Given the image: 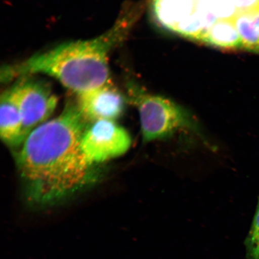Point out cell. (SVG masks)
Returning a JSON list of instances; mask_svg holds the SVG:
<instances>
[{
	"label": "cell",
	"mask_w": 259,
	"mask_h": 259,
	"mask_svg": "<svg viewBox=\"0 0 259 259\" xmlns=\"http://www.w3.org/2000/svg\"><path fill=\"white\" fill-rule=\"evenodd\" d=\"M89 125L76 103H68L59 116L28 135L16 160L29 202L54 205L95 182L96 165L80 147Z\"/></svg>",
	"instance_id": "obj_1"
},
{
	"label": "cell",
	"mask_w": 259,
	"mask_h": 259,
	"mask_svg": "<svg viewBox=\"0 0 259 259\" xmlns=\"http://www.w3.org/2000/svg\"><path fill=\"white\" fill-rule=\"evenodd\" d=\"M135 15L124 12L115 24L93 39L68 42L38 53L21 63L2 67L1 79L44 74L57 79L77 95L109 82V54L127 35Z\"/></svg>",
	"instance_id": "obj_2"
},
{
	"label": "cell",
	"mask_w": 259,
	"mask_h": 259,
	"mask_svg": "<svg viewBox=\"0 0 259 259\" xmlns=\"http://www.w3.org/2000/svg\"><path fill=\"white\" fill-rule=\"evenodd\" d=\"M127 88V101L139 111L145 143L170 138L181 131L202 135L196 119L182 107L163 97L151 95L134 82H129Z\"/></svg>",
	"instance_id": "obj_3"
},
{
	"label": "cell",
	"mask_w": 259,
	"mask_h": 259,
	"mask_svg": "<svg viewBox=\"0 0 259 259\" xmlns=\"http://www.w3.org/2000/svg\"><path fill=\"white\" fill-rule=\"evenodd\" d=\"M20 78L9 90L21 113L25 140L35 128L48 121L58 100L47 82L28 76Z\"/></svg>",
	"instance_id": "obj_4"
},
{
	"label": "cell",
	"mask_w": 259,
	"mask_h": 259,
	"mask_svg": "<svg viewBox=\"0 0 259 259\" xmlns=\"http://www.w3.org/2000/svg\"><path fill=\"white\" fill-rule=\"evenodd\" d=\"M131 144V136L126 130L115 121L103 120L88 125L80 147L89 163L96 165L124 154Z\"/></svg>",
	"instance_id": "obj_5"
},
{
	"label": "cell",
	"mask_w": 259,
	"mask_h": 259,
	"mask_svg": "<svg viewBox=\"0 0 259 259\" xmlns=\"http://www.w3.org/2000/svg\"><path fill=\"white\" fill-rule=\"evenodd\" d=\"M127 97L110 82L98 89L77 95L76 105L89 124L97 121H114L122 115Z\"/></svg>",
	"instance_id": "obj_6"
},
{
	"label": "cell",
	"mask_w": 259,
	"mask_h": 259,
	"mask_svg": "<svg viewBox=\"0 0 259 259\" xmlns=\"http://www.w3.org/2000/svg\"><path fill=\"white\" fill-rule=\"evenodd\" d=\"M0 136L11 148L21 147L25 141L21 113L9 89L2 94L0 99Z\"/></svg>",
	"instance_id": "obj_7"
},
{
	"label": "cell",
	"mask_w": 259,
	"mask_h": 259,
	"mask_svg": "<svg viewBox=\"0 0 259 259\" xmlns=\"http://www.w3.org/2000/svg\"><path fill=\"white\" fill-rule=\"evenodd\" d=\"M201 41L227 50L243 49L240 35L231 18L217 19L207 30Z\"/></svg>",
	"instance_id": "obj_8"
},
{
	"label": "cell",
	"mask_w": 259,
	"mask_h": 259,
	"mask_svg": "<svg viewBox=\"0 0 259 259\" xmlns=\"http://www.w3.org/2000/svg\"><path fill=\"white\" fill-rule=\"evenodd\" d=\"M254 15L235 12L231 16L245 50L259 53V34L254 25Z\"/></svg>",
	"instance_id": "obj_9"
},
{
	"label": "cell",
	"mask_w": 259,
	"mask_h": 259,
	"mask_svg": "<svg viewBox=\"0 0 259 259\" xmlns=\"http://www.w3.org/2000/svg\"><path fill=\"white\" fill-rule=\"evenodd\" d=\"M236 12L259 15V0H232Z\"/></svg>",
	"instance_id": "obj_10"
},
{
	"label": "cell",
	"mask_w": 259,
	"mask_h": 259,
	"mask_svg": "<svg viewBox=\"0 0 259 259\" xmlns=\"http://www.w3.org/2000/svg\"><path fill=\"white\" fill-rule=\"evenodd\" d=\"M259 238V197L251 228L245 242H251Z\"/></svg>",
	"instance_id": "obj_11"
},
{
	"label": "cell",
	"mask_w": 259,
	"mask_h": 259,
	"mask_svg": "<svg viewBox=\"0 0 259 259\" xmlns=\"http://www.w3.org/2000/svg\"><path fill=\"white\" fill-rule=\"evenodd\" d=\"M245 244L248 259H259V238Z\"/></svg>",
	"instance_id": "obj_12"
},
{
	"label": "cell",
	"mask_w": 259,
	"mask_h": 259,
	"mask_svg": "<svg viewBox=\"0 0 259 259\" xmlns=\"http://www.w3.org/2000/svg\"><path fill=\"white\" fill-rule=\"evenodd\" d=\"M254 21L255 28L259 34V15L254 16Z\"/></svg>",
	"instance_id": "obj_13"
},
{
	"label": "cell",
	"mask_w": 259,
	"mask_h": 259,
	"mask_svg": "<svg viewBox=\"0 0 259 259\" xmlns=\"http://www.w3.org/2000/svg\"><path fill=\"white\" fill-rule=\"evenodd\" d=\"M161 0H152V2H153V5H157V3L160 2Z\"/></svg>",
	"instance_id": "obj_14"
}]
</instances>
